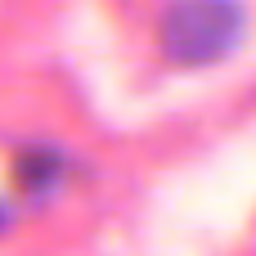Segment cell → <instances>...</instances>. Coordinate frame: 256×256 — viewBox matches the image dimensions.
Masks as SVG:
<instances>
[{"label": "cell", "mask_w": 256, "mask_h": 256, "mask_svg": "<svg viewBox=\"0 0 256 256\" xmlns=\"http://www.w3.org/2000/svg\"><path fill=\"white\" fill-rule=\"evenodd\" d=\"M243 36L238 0H171L162 14V50L176 63H216Z\"/></svg>", "instance_id": "6da1fadb"}]
</instances>
